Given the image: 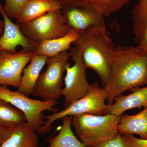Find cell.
I'll return each mask as SVG.
<instances>
[{"instance_id":"cell-13","label":"cell","mask_w":147,"mask_h":147,"mask_svg":"<svg viewBox=\"0 0 147 147\" xmlns=\"http://www.w3.org/2000/svg\"><path fill=\"white\" fill-rule=\"evenodd\" d=\"M47 58V56L33 53L30 64L23 70L18 91L29 96L32 94Z\"/></svg>"},{"instance_id":"cell-26","label":"cell","mask_w":147,"mask_h":147,"mask_svg":"<svg viewBox=\"0 0 147 147\" xmlns=\"http://www.w3.org/2000/svg\"><path fill=\"white\" fill-rule=\"evenodd\" d=\"M0 127V147L11 135L12 131Z\"/></svg>"},{"instance_id":"cell-24","label":"cell","mask_w":147,"mask_h":147,"mask_svg":"<svg viewBox=\"0 0 147 147\" xmlns=\"http://www.w3.org/2000/svg\"><path fill=\"white\" fill-rule=\"evenodd\" d=\"M123 137L127 147H147V139L137 138L132 134H125Z\"/></svg>"},{"instance_id":"cell-22","label":"cell","mask_w":147,"mask_h":147,"mask_svg":"<svg viewBox=\"0 0 147 147\" xmlns=\"http://www.w3.org/2000/svg\"><path fill=\"white\" fill-rule=\"evenodd\" d=\"M26 0H5L3 9L9 18L16 19Z\"/></svg>"},{"instance_id":"cell-15","label":"cell","mask_w":147,"mask_h":147,"mask_svg":"<svg viewBox=\"0 0 147 147\" xmlns=\"http://www.w3.org/2000/svg\"><path fill=\"white\" fill-rule=\"evenodd\" d=\"M117 129L121 134H138L140 139H147V107L135 115L121 116Z\"/></svg>"},{"instance_id":"cell-10","label":"cell","mask_w":147,"mask_h":147,"mask_svg":"<svg viewBox=\"0 0 147 147\" xmlns=\"http://www.w3.org/2000/svg\"><path fill=\"white\" fill-rule=\"evenodd\" d=\"M33 53L26 50L15 53L0 52V86L19 88L24 69Z\"/></svg>"},{"instance_id":"cell-28","label":"cell","mask_w":147,"mask_h":147,"mask_svg":"<svg viewBox=\"0 0 147 147\" xmlns=\"http://www.w3.org/2000/svg\"><path fill=\"white\" fill-rule=\"evenodd\" d=\"M5 23L3 20H0V37L3 34L4 29Z\"/></svg>"},{"instance_id":"cell-4","label":"cell","mask_w":147,"mask_h":147,"mask_svg":"<svg viewBox=\"0 0 147 147\" xmlns=\"http://www.w3.org/2000/svg\"><path fill=\"white\" fill-rule=\"evenodd\" d=\"M108 108L104 88H101L97 82H94L90 84L88 93L83 97L61 111L44 116L45 124L40 129L38 134H44L48 133L51 130L54 122L62 119L66 116L73 117L84 114L106 115Z\"/></svg>"},{"instance_id":"cell-2","label":"cell","mask_w":147,"mask_h":147,"mask_svg":"<svg viewBox=\"0 0 147 147\" xmlns=\"http://www.w3.org/2000/svg\"><path fill=\"white\" fill-rule=\"evenodd\" d=\"M73 44L82 56L87 68L95 71L103 88L106 86L115 47L105 27L94 28L79 34Z\"/></svg>"},{"instance_id":"cell-12","label":"cell","mask_w":147,"mask_h":147,"mask_svg":"<svg viewBox=\"0 0 147 147\" xmlns=\"http://www.w3.org/2000/svg\"><path fill=\"white\" fill-rule=\"evenodd\" d=\"M147 107V86L136 88L127 95H121L115 103L108 105L106 114L121 117L127 110Z\"/></svg>"},{"instance_id":"cell-23","label":"cell","mask_w":147,"mask_h":147,"mask_svg":"<svg viewBox=\"0 0 147 147\" xmlns=\"http://www.w3.org/2000/svg\"><path fill=\"white\" fill-rule=\"evenodd\" d=\"M92 147H127V146L123 135L118 132L110 139Z\"/></svg>"},{"instance_id":"cell-27","label":"cell","mask_w":147,"mask_h":147,"mask_svg":"<svg viewBox=\"0 0 147 147\" xmlns=\"http://www.w3.org/2000/svg\"><path fill=\"white\" fill-rule=\"evenodd\" d=\"M61 4L70 3L76 4H86L90 3V0H58Z\"/></svg>"},{"instance_id":"cell-20","label":"cell","mask_w":147,"mask_h":147,"mask_svg":"<svg viewBox=\"0 0 147 147\" xmlns=\"http://www.w3.org/2000/svg\"><path fill=\"white\" fill-rule=\"evenodd\" d=\"M132 30L135 37L147 29V0H137L132 12Z\"/></svg>"},{"instance_id":"cell-19","label":"cell","mask_w":147,"mask_h":147,"mask_svg":"<svg viewBox=\"0 0 147 147\" xmlns=\"http://www.w3.org/2000/svg\"><path fill=\"white\" fill-rule=\"evenodd\" d=\"M26 122L24 113L9 102L0 99V127L13 131Z\"/></svg>"},{"instance_id":"cell-11","label":"cell","mask_w":147,"mask_h":147,"mask_svg":"<svg viewBox=\"0 0 147 147\" xmlns=\"http://www.w3.org/2000/svg\"><path fill=\"white\" fill-rule=\"evenodd\" d=\"M0 13L4 21V31L0 37V52L16 53V47L21 46L24 50L34 53L38 44L26 36L21 30V24H16L6 14L3 6L0 2Z\"/></svg>"},{"instance_id":"cell-5","label":"cell","mask_w":147,"mask_h":147,"mask_svg":"<svg viewBox=\"0 0 147 147\" xmlns=\"http://www.w3.org/2000/svg\"><path fill=\"white\" fill-rule=\"evenodd\" d=\"M71 57L70 52L66 51L47 58L46 69L40 74L32 94L33 97L45 101L57 100L61 96L64 74Z\"/></svg>"},{"instance_id":"cell-9","label":"cell","mask_w":147,"mask_h":147,"mask_svg":"<svg viewBox=\"0 0 147 147\" xmlns=\"http://www.w3.org/2000/svg\"><path fill=\"white\" fill-rule=\"evenodd\" d=\"M62 13L69 30L80 34L93 28L105 27L104 16L90 3L63 4Z\"/></svg>"},{"instance_id":"cell-25","label":"cell","mask_w":147,"mask_h":147,"mask_svg":"<svg viewBox=\"0 0 147 147\" xmlns=\"http://www.w3.org/2000/svg\"><path fill=\"white\" fill-rule=\"evenodd\" d=\"M134 40L138 44L137 46L147 53V29L142 34L135 37Z\"/></svg>"},{"instance_id":"cell-1","label":"cell","mask_w":147,"mask_h":147,"mask_svg":"<svg viewBox=\"0 0 147 147\" xmlns=\"http://www.w3.org/2000/svg\"><path fill=\"white\" fill-rule=\"evenodd\" d=\"M147 84V53L138 46L115 47L112 57L110 77L104 87L106 104L128 90Z\"/></svg>"},{"instance_id":"cell-8","label":"cell","mask_w":147,"mask_h":147,"mask_svg":"<svg viewBox=\"0 0 147 147\" xmlns=\"http://www.w3.org/2000/svg\"><path fill=\"white\" fill-rule=\"evenodd\" d=\"M69 50L74 63L70 66L68 63L66 67L64 86L61 91L64 108L86 95L90 86L87 80V68L82 56L74 47Z\"/></svg>"},{"instance_id":"cell-21","label":"cell","mask_w":147,"mask_h":147,"mask_svg":"<svg viewBox=\"0 0 147 147\" xmlns=\"http://www.w3.org/2000/svg\"><path fill=\"white\" fill-rule=\"evenodd\" d=\"M131 0H90L91 5L102 16H107L118 11Z\"/></svg>"},{"instance_id":"cell-7","label":"cell","mask_w":147,"mask_h":147,"mask_svg":"<svg viewBox=\"0 0 147 147\" xmlns=\"http://www.w3.org/2000/svg\"><path fill=\"white\" fill-rule=\"evenodd\" d=\"M20 24L24 34L38 44L64 36L70 30L64 19L61 9L48 11L31 21Z\"/></svg>"},{"instance_id":"cell-14","label":"cell","mask_w":147,"mask_h":147,"mask_svg":"<svg viewBox=\"0 0 147 147\" xmlns=\"http://www.w3.org/2000/svg\"><path fill=\"white\" fill-rule=\"evenodd\" d=\"M61 8L58 0H26L16 19L19 24L26 23L48 11Z\"/></svg>"},{"instance_id":"cell-3","label":"cell","mask_w":147,"mask_h":147,"mask_svg":"<svg viewBox=\"0 0 147 147\" xmlns=\"http://www.w3.org/2000/svg\"><path fill=\"white\" fill-rule=\"evenodd\" d=\"M121 117L84 114L73 116L72 125L76 137L86 147H92L118 133Z\"/></svg>"},{"instance_id":"cell-18","label":"cell","mask_w":147,"mask_h":147,"mask_svg":"<svg viewBox=\"0 0 147 147\" xmlns=\"http://www.w3.org/2000/svg\"><path fill=\"white\" fill-rule=\"evenodd\" d=\"M71 116L63 118L60 130L57 136L48 140L49 145L46 147H86L74 133L72 129Z\"/></svg>"},{"instance_id":"cell-6","label":"cell","mask_w":147,"mask_h":147,"mask_svg":"<svg viewBox=\"0 0 147 147\" xmlns=\"http://www.w3.org/2000/svg\"><path fill=\"white\" fill-rule=\"evenodd\" d=\"M0 99L10 103L24 113L27 122L38 132L45 123L43 112H57V101L36 100L18 91L11 90L7 86H0Z\"/></svg>"},{"instance_id":"cell-17","label":"cell","mask_w":147,"mask_h":147,"mask_svg":"<svg viewBox=\"0 0 147 147\" xmlns=\"http://www.w3.org/2000/svg\"><path fill=\"white\" fill-rule=\"evenodd\" d=\"M37 132L27 122L16 127L0 147H39Z\"/></svg>"},{"instance_id":"cell-16","label":"cell","mask_w":147,"mask_h":147,"mask_svg":"<svg viewBox=\"0 0 147 147\" xmlns=\"http://www.w3.org/2000/svg\"><path fill=\"white\" fill-rule=\"evenodd\" d=\"M79 36L77 33L70 30L64 36L45 40L39 43L34 53L44 55L48 57H54L70 50L71 44Z\"/></svg>"}]
</instances>
